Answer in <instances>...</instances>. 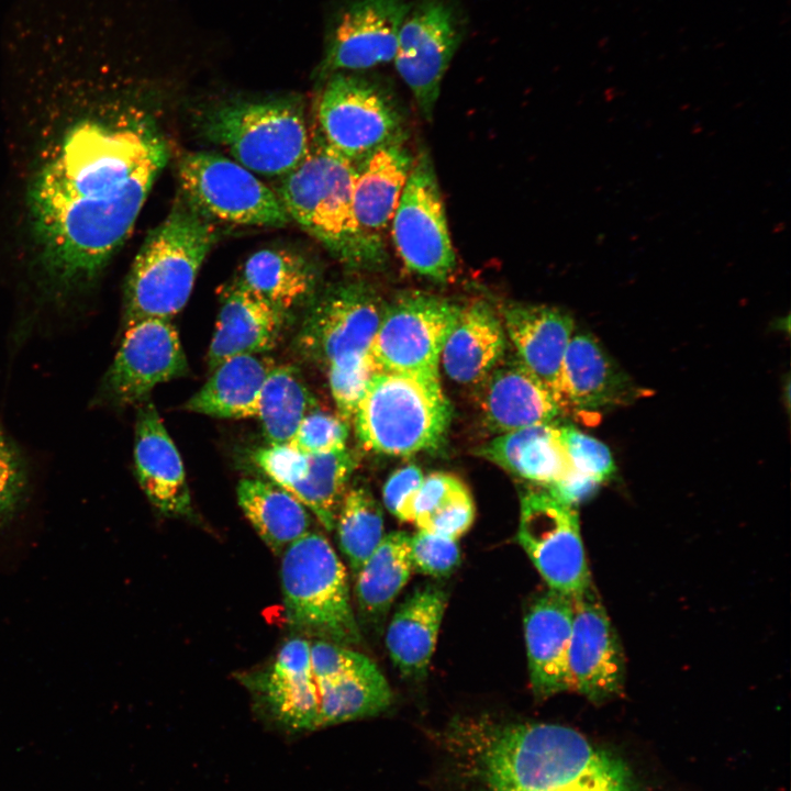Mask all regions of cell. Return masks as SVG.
Segmentation results:
<instances>
[{"mask_svg": "<svg viewBox=\"0 0 791 791\" xmlns=\"http://www.w3.org/2000/svg\"><path fill=\"white\" fill-rule=\"evenodd\" d=\"M202 131L236 163L266 177H285L294 169L311 140L303 105L294 97L223 102L207 112Z\"/></svg>", "mask_w": 791, "mask_h": 791, "instance_id": "obj_7", "label": "cell"}, {"mask_svg": "<svg viewBox=\"0 0 791 791\" xmlns=\"http://www.w3.org/2000/svg\"><path fill=\"white\" fill-rule=\"evenodd\" d=\"M460 310L432 293L398 294L385 304L368 350L376 371L439 374L441 353Z\"/></svg>", "mask_w": 791, "mask_h": 791, "instance_id": "obj_11", "label": "cell"}, {"mask_svg": "<svg viewBox=\"0 0 791 791\" xmlns=\"http://www.w3.org/2000/svg\"><path fill=\"white\" fill-rule=\"evenodd\" d=\"M414 155L405 136L370 154L356 165L353 187V211L366 239L386 252L385 235L391 223Z\"/></svg>", "mask_w": 791, "mask_h": 791, "instance_id": "obj_23", "label": "cell"}, {"mask_svg": "<svg viewBox=\"0 0 791 791\" xmlns=\"http://www.w3.org/2000/svg\"><path fill=\"white\" fill-rule=\"evenodd\" d=\"M280 576L292 628L347 647L360 642L347 571L326 537L310 531L288 546L281 554Z\"/></svg>", "mask_w": 791, "mask_h": 791, "instance_id": "obj_6", "label": "cell"}, {"mask_svg": "<svg viewBox=\"0 0 791 791\" xmlns=\"http://www.w3.org/2000/svg\"><path fill=\"white\" fill-rule=\"evenodd\" d=\"M600 483L589 477L571 471L559 481L547 486V491L559 501L575 506L592 494Z\"/></svg>", "mask_w": 791, "mask_h": 791, "instance_id": "obj_47", "label": "cell"}, {"mask_svg": "<svg viewBox=\"0 0 791 791\" xmlns=\"http://www.w3.org/2000/svg\"><path fill=\"white\" fill-rule=\"evenodd\" d=\"M355 465L354 456L346 448L309 455L307 475L287 491L303 503L325 530L332 531Z\"/></svg>", "mask_w": 791, "mask_h": 791, "instance_id": "obj_35", "label": "cell"}, {"mask_svg": "<svg viewBox=\"0 0 791 791\" xmlns=\"http://www.w3.org/2000/svg\"><path fill=\"white\" fill-rule=\"evenodd\" d=\"M323 83L314 134L332 151L357 164L405 136L396 99L379 80L343 71Z\"/></svg>", "mask_w": 791, "mask_h": 791, "instance_id": "obj_8", "label": "cell"}, {"mask_svg": "<svg viewBox=\"0 0 791 791\" xmlns=\"http://www.w3.org/2000/svg\"><path fill=\"white\" fill-rule=\"evenodd\" d=\"M476 454L515 476L546 487L571 471L556 423L499 434Z\"/></svg>", "mask_w": 791, "mask_h": 791, "instance_id": "obj_28", "label": "cell"}, {"mask_svg": "<svg viewBox=\"0 0 791 791\" xmlns=\"http://www.w3.org/2000/svg\"><path fill=\"white\" fill-rule=\"evenodd\" d=\"M168 159L153 122L105 107L69 126L29 191L32 231L56 287L92 281L130 234Z\"/></svg>", "mask_w": 791, "mask_h": 791, "instance_id": "obj_1", "label": "cell"}, {"mask_svg": "<svg viewBox=\"0 0 791 791\" xmlns=\"http://www.w3.org/2000/svg\"><path fill=\"white\" fill-rule=\"evenodd\" d=\"M438 739L470 791H642L625 760L565 725L458 716Z\"/></svg>", "mask_w": 791, "mask_h": 791, "instance_id": "obj_2", "label": "cell"}, {"mask_svg": "<svg viewBox=\"0 0 791 791\" xmlns=\"http://www.w3.org/2000/svg\"><path fill=\"white\" fill-rule=\"evenodd\" d=\"M188 369L177 330L170 320L146 319L126 325L98 399L114 406L142 402L159 383Z\"/></svg>", "mask_w": 791, "mask_h": 791, "instance_id": "obj_16", "label": "cell"}, {"mask_svg": "<svg viewBox=\"0 0 791 791\" xmlns=\"http://www.w3.org/2000/svg\"><path fill=\"white\" fill-rule=\"evenodd\" d=\"M559 436L573 471L599 483L609 480L616 467L609 447L571 424L558 425Z\"/></svg>", "mask_w": 791, "mask_h": 791, "instance_id": "obj_37", "label": "cell"}, {"mask_svg": "<svg viewBox=\"0 0 791 791\" xmlns=\"http://www.w3.org/2000/svg\"><path fill=\"white\" fill-rule=\"evenodd\" d=\"M253 459L274 483L285 490L302 480L309 469V455L289 444L261 447L253 454Z\"/></svg>", "mask_w": 791, "mask_h": 791, "instance_id": "obj_44", "label": "cell"}, {"mask_svg": "<svg viewBox=\"0 0 791 791\" xmlns=\"http://www.w3.org/2000/svg\"><path fill=\"white\" fill-rule=\"evenodd\" d=\"M314 406L315 400L299 369L292 365H275L263 385L256 414L268 444L289 443Z\"/></svg>", "mask_w": 791, "mask_h": 791, "instance_id": "obj_33", "label": "cell"}, {"mask_svg": "<svg viewBox=\"0 0 791 791\" xmlns=\"http://www.w3.org/2000/svg\"><path fill=\"white\" fill-rule=\"evenodd\" d=\"M572 615V599L552 590L537 597L525 613L530 680L538 698L571 691L568 650Z\"/></svg>", "mask_w": 791, "mask_h": 791, "instance_id": "obj_20", "label": "cell"}, {"mask_svg": "<svg viewBox=\"0 0 791 791\" xmlns=\"http://www.w3.org/2000/svg\"><path fill=\"white\" fill-rule=\"evenodd\" d=\"M411 1H341L326 24L316 79L323 82L335 73H357L393 60L399 30Z\"/></svg>", "mask_w": 791, "mask_h": 791, "instance_id": "obj_15", "label": "cell"}, {"mask_svg": "<svg viewBox=\"0 0 791 791\" xmlns=\"http://www.w3.org/2000/svg\"><path fill=\"white\" fill-rule=\"evenodd\" d=\"M476 387L483 422L499 434L555 423L564 411L517 356L502 357Z\"/></svg>", "mask_w": 791, "mask_h": 791, "instance_id": "obj_19", "label": "cell"}, {"mask_svg": "<svg viewBox=\"0 0 791 791\" xmlns=\"http://www.w3.org/2000/svg\"><path fill=\"white\" fill-rule=\"evenodd\" d=\"M237 279L250 291L286 315L314 299L319 271L303 254L290 247H267L255 252L243 265Z\"/></svg>", "mask_w": 791, "mask_h": 791, "instance_id": "obj_29", "label": "cell"}, {"mask_svg": "<svg viewBox=\"0 0 791 791\" xmlns=\"http://www.w3.org/2000/svg\"><path fill=\"white\" fill-rule=\"evenodd\" d=\"M385 304L363 281H343L315 297L299 331L297 345L307 359L332 363L368 354Z\"/></svg>", "mask_w": 791, "mask_h": 791, "instance_id": "obj_14", "label": "cell"}, {"mask_svg": "<svg viewBox=\"0 0 791 791\" xmlns=\"http://www.w3.org/2000/svg\"><path fill=\"white\" fill-rule=\"evenodd\" d=\"M27 484L25 460L15 443L0 427V528L22 508Z\"/></svg>", "mask_w": 791, "mask_h": 791, "instance_id": "obj_39", "label": "cell"}, {"mask_svg": "<svg viewBox=\"0 0 791 791\" xmlns=\"http://www.w3.org/2000/svg\"><path fill=\"white\" fill-rule=\"evenodd\" d=\"M416 465L401 467L388 478L382 498L387 510L401 522L414 523L415 501L423 481Z\"/></svg>", "mask_w": 791, "mask_h": 791, "instance_id": "obj_45", "label": "cell"}, {"mask_svg": "<svg viewBox=\"0 0 791 791\" xmlns=\"http://www.w3.org/2000/svg\"><path fill=\"white\" fill-rule=\"evenodd\" d=\"M411 558L419 572L442 578L457 568L460 550L457 541L419 530L411 535Z\"/></svg>", "mask_w": 791, "mask_h": 791, "instance_id": "obj_42", "label": "cell"}, {"mask_svg": "<svg viewBox=\"0 0 791 791\" xmlns=\"http://www.w3.org/2000/svg\"><path fill=\"white\" fill-rule=\"evenodd\" d=\"M274 366L260 354L227 358L211 370V377L185 408L221 419L256 417L263 385Z\"/></svg>", "mask_w": 791, "mask_h": 791, "instance_id": "obj_30", "label": "cell"}, {"mask_svg": "<svg viewBox=\"0 0 791 791\" xmlns=\"http://www.w3.org/2000/svg\"><path fill=\"white\" fill-rule=\"evenodd\" d=\"M447 595L435 586L412 592L394 612L386 634L389 656L399 671L413 679L424 677L433 656Z\"/></svg>", "mask_w": 791, "mask_h": 791, "instance_id": "obj_27", "label": "cell"}, {"mask_svg": "<svg viewBox=\"0 0 791 791\" xmlns=\"http://www.w3.org/2000/svg\"><path fill=\"white\" fill-rule=\"evenodd\" d=\"M572 602L568 650L570 687L589 701L601 703L622 692L625 679L623 650L591 586Z\"/></svg>", "mask_w": 791, "mask_h": 791, "instance_id": "obj_18", "label": "cell"}, {"mask_svg": "<svg viewBox=\"0 0 791 791\" xmlns=\"http://www.w3.org/2000/svg\"><path fill=\"white\" fill-rule=\"evenodd\" d=\"M218 239L212 221L183 197L146 236L124 288V322L170 320L187 303L199 269Z\"/></svg>", "mask_w": 791, "mask_h": 791, "instance_id": "obj_4", "label": "cell"}, {"mask_svg": "<svg viewBox=\"0 0 791 791\" xmlns=\"http://www.w3.org/2000/svg\"><path fill=\"white\" fill-rule=\"evenodd\" d=\"M287 316L238 279L234 280L221 294V309L208 353L209 368L212 370L233 356L271 349Z\"/></svg>", "mask_w": 791, "mask_h": 791, "instance_id": "obj_24", "label": "cell"}, {"mask_svg": "<svg viewBox=\"0 0 791 791\" xmlns=\"http://www.w3.org/2000/svg\"><path fill=\"white\" fill-rule=\"evenodd\" d=\"M335 528L339 548L357 576L383 537L382 510L368 489H347L337 512Z\"/></svg>", "mask_w": 791, "mask_h": 791, "instance_id": "obj_36", "label": "cell"}, {"mask_svg": "<svg viewBox=\"0 0 791 791\" xmlns=\"http://www.w3.org/2000/svg\"><path fill=\"white\" fill-rule=\"evenodd\" d=\"M516 537L552 591L575 599L591 586L575 506L547 490L528 491Z\"/></svg>", "mask_w": 791, "mask_h": 791, "instance_id": "obj_13", "label": "cell"}, {"mask_svg": "<svg viewBox=\"0 0 791 791\" xmlns=\"http://www.w3.org/2000/svg\"><path fill=\"white\" fill-rule=\"evenodd\" d=\"M452 420L439 374L377 371L353 416L364 449L409 456L438 448Z\"/></svg>", "mask_w": 791, "mask_h": 791, "instance_id": "obj_5", "label": "cell"}, {"mask_svg": "<svg viewBox=\"0 0 791 791\" xmlns=\"http://www.w3.org/2000/svg\"><path fill=\"white\" fill-rule=\"evenodd\" d=\"M502 320L484 301L461 308L443 346L439 363L445 374L461 385H478L504 356Z\"/></svg>", "mask_w": 791, "mask_h": 791, "instance_id": "obj_26", "label": "cell"}, {"mask_svg": "<svg viewBox=\"0 0 791 791\" xmlns=\"http://www.w3.org/2000/svg\"><path fill=\"white\" fill-rule=\"evenodd\" d=\"M246 684L255 694L264 718L289 736L320 729V700L310 659V640H287L268 668Z\"/></svg>", "mask_w": 791, "mask_h": 791, "instance_id": "obj_17", "label": "cell"}, {"mask_svg": "<svg viewBox=\"0 0 791 791\" xmlns=\"http://www.w3.org/2000/svg\"><path fill=\"white\" fill-rule=\"evenodd\" d=\"M412 570L411 535L402 531L383 535L356 576V601L366 620L379 623L385 617Z\"/></svg>", "mask_w": 791, "mask_h": 791, "instance_id": "obj_32", "label": "cell"}, {"mask_svg": "<svg viewBox=\"0 0 791 791\" xmlns=\"http://www.w3.org/2000/svg\"><path fill=\"white\" fill-rule=\"evenodd\" d=\"M178 175L182 197L210 221L267 227L290 221L278 193L223 155L190 153L181 159Z\"/></svg>", "mask_w": 791, "mask_h": 791, "instance_id": "obj_9", "label": "cell"}, {"mask_svg": "<svg viewBox=\"0 0 791 791\" xmlns=\"http://www.w3.org/2000/svg\"><path fill=\"white\" fill-rule=\"evenodd\" d=\"M317 693L320 729L378 715L392 702L389 683L376 664L317 688Z\"/></svg>", "mask_w": 791, "mask_h": 791, "instance_id": "obj_34", "label": "cell"}, {"mask_svg": "<svg viewBox=\"0 0 791 791\" xmlns=\"http://www.w3.org/2000/svg\"><path fill=\"white\" fill-rule=\"evenodd\" d=\"M356 165L314 133L303 160L282 177L277 192L289 218L350 268L378 269L387 252L369 243L353 211Z\"/></svg>", "mask_w": 791, "mask_h": 791, "instance_id": "obj_3", "label": "cell"}, {"mask_svg": "<svg viewBox=\"0 0 791 791\" xmlns=\"http://www.w3.org/2000/svg\"><path fill=\"white\" fill-rule=\"evenodd\" d=\"M466 31L463 0H412L404 15L393 60L426 120L433 116L443 78Z\"/></svg>", "mask_w": 791, "mask_h": 791, "instance_id": "obj_10", "label": "cell"}, {"mask_svg": "<svg viewBox=\"0 0 791 791\" xmlns=\"http://www.w3.org/2000/svg\"><path fill=\"white\" fill-rule=\"evenodd\" d=\"M501 320L520 360L544 382L562 408L561 368L573 334L572 317L555 307L509 303L502 309Z\"/></svg>", "mask_w": 791, "mask_h": 791, "instance_id": "obj_22", "label": "cell"}, {"mask_svg": "<svg viewBox=\"0 0 791 791\" xmlns=\"http://www.w3.org/2000/svg\"><path fill=\"white\" fill-rule=\"evenodd\" d=\"M134 463L140 486L154 508L167 516L191 513V498L181 457L151 402L138 410Z\"/></svg>", "mask_w": 791, "mask_h": 791, "instance_id": "obj_21", "label": "cell"}, {"mask_svg": "<svg viewBox=\"0 0 791 791\" xmlns=\"http://www.w3.org/2000/svg\"><path fill=\"white\" fill-rule=\"evenodd\" d=\"M634 396V386L597 338L590 333L572 334L561 368V405L577 410H600L624 403Z\"/></svg>", "mask_w": 791, "mask_h": 791, "instance_id": "obj_25", "label": "cell"}, {"mask_svg": "<svg viewBox=\"0 0 791 791\" xmlns=\"http://www.w3.org/2000/svg\"><path fill=\"white\" fill-rule=\"evenodd\" d=\"M394 247L408 270L445 282L456 267L445 205L433 160L420 149L391 220Z\"/></svg>", "mask_w": 791, "mask_h": 791, "instance_id": "obj_12", "label": "cell"}, {"mask_svg": "<svg viewBox=\"0 0 791 791\" xmlns=\"http://www.w3.org/2000/svg\"><path fill=\"white\" fill-rule=\"evenodd\" d=\"M237 502L259 537L281 555L310 532L311 516L303 503L274 482L245 478L237 486Z\"/></svg>", "mask_w": 791, "mask_h": 791, "instance_id": "obj_31", "label": "cell"}, {"mask_svg": "<svg viewBox=\"0 0 791 791\" xmlns=\"http://www.w3.org/2000/svg\"><path fill=\"white\" fill-rule=\"evenodd\" d=\"M310 659L316 689L375 664L347 646L321 639L310 640Z\"/></svg>", "mask_w": 791, "mask_h": 791, "instance_id": "obj_41", "label": "cell"}, {"mask_svg": "<svg viewBox=\"0 0 791 791\" xmlns=\"http://www.w3.org/2000/svg\"><path fill=\"white\" fill-rule=\"evenodd\" d=\"M328 382L338 416L353 420L356 408L376 371L369 355L334 361L327 367Z\"/></svg>", "mask_w": 791, "mask_h": 791, "instance_id": "obj_38", "label": "cell"}, {"mask_svg": "<svg viewBox=\"0 0 791 791\" xmlns=\"http://www.w3.org/2000/svg\"><path fill=\"white\" fill-rule=\"evenodd\" d=\"M465 486L458 477L447 472L437 471L424 477L415 501L414 524Z\"/></svg>", "mask_w": 791, "mask_h": 791, "instance_id": "obj_46", "label": "cell"}, {"mask_svg": "<svg viewBox=\"0 0 791 791\" xmlns=\"http://www.w3.org/2000/svg\"><path fill=\"white\" fill-rule=\"evenodd\" d=\"M348 423L338 415L311 410L289 441L299 452L312 455L346 448Z\"/></svg>", "mask_w": 791, "mask_h": 791, "instance_id": "obj_40", "label": "cell"}, {"mask_svg": "<svg viewBox=\"0 0 791 791\" xmlns=\"http://www.w3.org/2000/svg\"><path fill=\"white\" fill-rule=\"evenodd\" d=\"M474 519L475 505L466 486L441 502L415 525L419 530L457 541L469 530Z\"/></svg>", "mask_w": 791, "mask_h": 791, "instance_id": "obj_43", "label": "cell"}]
</instances>
